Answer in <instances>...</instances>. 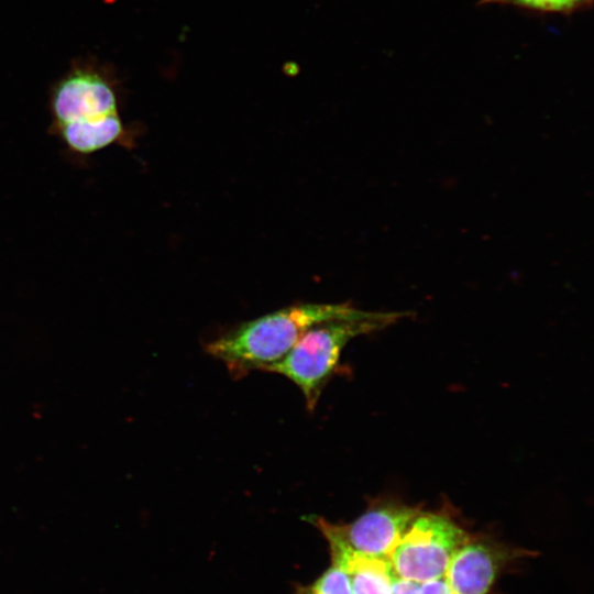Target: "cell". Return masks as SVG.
I'll use <instances>...</instances> for the list:
<instances>
[{
	"instance_id": "1",
	"label": "cell",
	"mask_w": 594,
	"mask_h": 594,
	"mask_svg": "<svg viewBox=\"0 0 594 594\" xmlns=\"http://www.w3.org/2000/svg\"><path fill=\"white\" fill-rule=\"evenodd\" d=\"M350 304H299L245 321L206 345L233 377L266 371L280 361L312 326L351 315Z\"/></svg>"
},
{
	"instance_id": "2",
	"label": "cell",
	"mask_w": 594,
	"mask_h": 594,
	"mask_svg": "<svg viewBox=\"0 0 594 594\" xmlns=\"http://www.w3.org/2000/svg\"><path fill=\"white\" fill-rule=\"evenodd\" d=\"M409 311H365L327 320L309 328L292 350L266 371L292 381L314 410L321 392L337 370L344 346L354 338L385 329L407 318Z\"/></svg>"
},
{
	"instance_id": "3",
	"label": "cell",
	"mask_w": 594,
	"mask_h": 594,
	"mask_svg": "<svg viewBox=\"0 0 594 594\" xmlns=\"http://www.w3.org/2000/svg\"><path fill=\"white\" fill-rule=\"evenodd\" d=\"M50 113L52 131L120 118L118 84L95 62H76L52 87Z\"/></svg>"
},
{
	"instance_id": "4",
	"label": "cell",
	"mask_w": 594,
	"mask_h": 594,
	"mask_svg": "<svg viewBox=\"0 0 594 594\" xmlns=\"http://www.w3.org/2000/svg\"><path fill=\"white\" fill-rule=\"evenodd\" d=\"M470 539L442 514L419 513L389 556L396 575L416 583L443 578L455 551Z\"/></svg>"
},
{
	"instance_id": "5",
	"label": "cell",
	"mask_w": 594,
	"mask_h": 594,
	"mask_svg": "<svg viewBox=\"0 0 594 594\" xmlns=\"http://www.w3.org/2000/svg\"><path fill=\"white\" fill-rule=\"evenodd\" d=\"M420 513L392 498L371 503L364 513L349 524H332L321 517H310L311 524L326 537H331L352 550L373 557L388 558L411 521Z\"/></svg>"
},
{
	"instance_id": "6",
	"label": "cell",
	"mask_w": 594,
	"mask_h": 594,
	"mask_svg": "<svg viewBox=\"0 0 594 594\" xmlns=\"http://www.w3.org/2000/svg\"><path fill=\"white\" fill-rule=\"evenodd\" d=\"M505 553L495 544L469 539L452 556L444 580L452 594H487Z\"/></svg>"
},
{
	"instance_id": "7",
	"label": "cell",
	"mask_w": 594,
	"mask_h": 594,
	"mask_svg": "<svg viewBox=\"0 0 594 594\" xmlns=\"http://www.w3.org/2000/svg\"><path fill=\"white\" fill-rule=\"evenodd\" d=\"M326 539L332 564L346 573L353 594H388L398 578L388 558L363 554L334 538Z\"/></svg>"
},
{
	"instance_id": "8",
	"label": "cell",
	"mask_w": 594,
	"mask_h": 594,
	"mask_svg": "<svg viewBox=\"0 0 594 594\" xmlns=\"http://www.w3.org/2000/svg\"><path fill=\"white\" fill-rule=\"evenodd\" d=\"M296 594H353L346 573L333 565L314 583L302 586Z\"/></svg>"
},
{
	"instance_id": "9",
	"label": "cell",
	"mask_w": 594,
	"mask_h": 594,
	"mask_svg": "<svg viewBox=\"0 0 594 594\" xmlns=\"http://www.w3.org/2000/svg\"><path fill=\"white\" fill-rule=\"evenodd\" d=\"M481 3L510 4L540 12L571 13L590 7L592 0H481Z\"/></svg>"
},
{
	"instance_id": "10",
	"label": "cell",
	"mask_w": 594,
	"mask_h": 594,
	"mask_svg": "<svg viewBox=\"0 0 594 594\" xmlns=\"http://www.w3.org/2000/svg\"><path fill=\"white\" fill-rule=\"evenodd\" d=\"M388 594H420V584L397 578L393 582Z\"/></svg>"
},
{
	"instance_id": "11",
	"label": "cell",
	"mask_w": 594,
	"mask_h": 594,
	"mask_svg": "<svg viewBox=\"0 0 594 594\" xmlns=\"http://www.w3.org/2000/svg\"><path fill=\"white\" fill-rule=\"evenodd\" d=\"M420 594H452L444 578L420 584Z\"/></svg>"
}]
</instances>
